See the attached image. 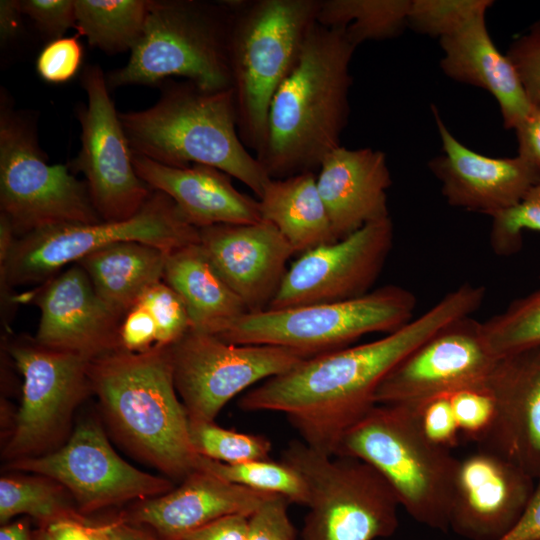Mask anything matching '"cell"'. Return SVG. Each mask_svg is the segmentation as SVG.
Returning a JSON list of instances; mask_svg holds the SVG:
<instances>
[{"mask_svg":"<svg viewBox=\"0 0 540 540\" xmlns=\"http://www.w3.org/2000/svg\"><path fill=\"white\" fill-rule=\"evenodd\" d=\"M484 297L483 286L461 284L399 329L305 358L247 391L238 405L246 412L284 414L301 441L334 456L346 432L376 405V391L387 374L440 328L472 315Z\"/></svg>","mask_w":540,"mask_h":540,"instance_id":"cell-1","label":"cell"},{"mask_svg":"<svg viewBox=\"0 0 540 540\" xmlns=\"http://www.w3.org/2000/svg\"><path fill=\"white\" fill-rule=\"evenodd\" d=\"M355 49L343 29L316 23L310 31L297 64L272 98L264 143L255 154L272 179L314 172L341 146Z\"/></svg>","mask_w":540,"mask_h":540,"instance_id":"cell-2","label":"cell"},{"mask_svg":"<svg viewBox=\"0 0 540 540\" xmlns=\"http://www.w3.org/2000/svg\"><path fill=\"white\" fill-rule=\"evenodd\" d=\"M92 392L117 438L170 479L183 481L199 455L175 387L169 346L117 349L90 361Z\"/></svg>","mask_w":540,"mask_h":540,"instance_id":"cell-3","label":"cell"},{"mask_svg":"<svg viewBox=\"0 0 540 540\" xmlns=\"http://www.w3.org/2000/svg\"><path fill=\"white\" fill-rule=\"evenodd\" d=\"M159 86L154 105L119 113L132 152L172 167H215L259 198L272 178L239 136L232 88L207 90L188 80Z\"/></svg>","mask_w":540,"mask_h":540,"instance_id":"cell-4","label":"cell"},{"mask_svg":"<svg viewBox=\"0 0 540 540\" xmlns=\"http://www.w3.org/2000/svg\"><path fill=\"white\" fill-rule=\"evenodd\" d=\"M229 67L237 129L256 154L272 98L298 62L321 0H230Z\"/></svg>","mask_w":540,"mask_h":540,"instance_id":"cell-5","label":"cell"},{"mask_svg":"<svg viewBox=\"0 0 540 540\" xmlns=\"http://www.w3.org/2000/svg\"><path fill=\"white\" fill-rule=\"evenodd\" d=\"M334 456L368 463L415 521L443 532L450 529L459 459L424 435L412 406L376 404L346 432Z\"/></svg>","mask_w":540,"mask_h":540,"instance_id":"cell-6","label":"cell"},{"mask_svg":"<svg viewBox=\"0 0 540 540\" xmlns=\"http://www.w3.org/2000/svg\"><path fill=\"white\" fill-rule=\"evenodd\" d=\"M230 0H150L127 63L106 75L109 89L182 77L207 90L231 88Z\"/></svg>","mask_w":540,"mask_h":540,"instance_id":"cell-7","label":"cell"},{"mask_svg":"<svg viewBox=\"0 0 540 540\" xmlns=\"http://www.w3.org/2000/svg\"><path fill=\"white\" fill-rule=\"evenodd\" d=\"M416 305L410 290L390 284L344 301L248 312L216 335L233 344L278 346L309 358L366 334L391 333L413 319Z\"/></svg>","mask_w":540,"mask_h":540,"instance_id":"cell-8","label":"cell"},{"mask_svg":"<svg viewBox=\"0 0 540 540\" xmlns=\"http://www.w3.org/2000/svg\"><path fill=\"white\" fill-rule=\"evenodd\" d=\"M282 460L309 490L302 540H386L396 532L397 494L368 463L318 452L301 440L286 447Z\"/></svg>","mask_w":540,"mask_h":540,"instance_id":"cell-9","label":"cell"},{"mask_svg":"<svg viewBox=\"0 0 540 540\" xmlns=\"http://www.w3.org/2000/svg\"><path fill=\"white\" fill-rule=\"evenodd\" d=\"M0 209L17 238L66 224L101 221L86 182L40 149L34 117L0 93Z\"/></svg>","mask_w":540,"mask_h":540,"instance_id":"cell-10","label":"cell"},{"mask_svg":"<svg viewBox=\"0 0 540 540\" xmlns=\"http://www.w3.org/2000/svg\"><path fill=\"white\" fill-rule=\"evenodd\" d=\"M136 241L165 252L199 242V229L181 214L174 201L153 190L143 207L120 221L66 224L19 237L1 264L4 288L44 283L67 264L117 242Z\"/></svg>","mask_w":540,"mask_h":540,"instance_id":"cell-11","label":"cell"},{"mask_svg":"<svg viewBox=\"0 0 540 540\" xmlns=\"http://www.w3.org/2000/svg\"><path fill=\"white\" fill-rule=\"evenodd\" d=\"M169 351L175 387L189 421H214L236 395L306 358L278 346L233 344L193 328Z\"/></svg>","mask_w":540,"mask_h":540,"instance_id":"cell-12","label":"cell"},{"mask_svg":"<svg viewBox=\"0 0 540 540\" xmlns=\"http://www.w3.org/2000/svg\"><path fill=\"white\" fill-rule=\"evenodd\" d=\"M80 82L87 105L77 109L81 148L70 167L83 173L101 220L128 219L143 207L153 190L134 168L133 152L101 67L87 65Z\"/></svg>","mask_w":540,"mask_h":540,"instance_id":"cell-13","label":"cell"},{"mask_svg":"<svg viewBox=\"0 0 540 540\" xmlns=\"http://www.w3.org/2000/svg\"><path fill=\"white\" fill-rule=\"evenodd\" d=\"M9 353L23 376L22 401L3 456H38L64 434L77 405L92 392L90 359L48 348L34 339L11 343Z\"/></svg>","mask_w":540,"mask_h":540,"instance_id":"cell-14","label":"cell"},{"mask_svg":"<svg viewBox=\"0 0 540 540\" xmlns=\"http://www.w3.org/2000/svg\"><path fill=\"white\" fill-rule=\"evenodd\" d=\"M8 468L58 482L84 511L146 500L173 489L169 479L143 472L118 456L93 420L80 423L59 449L13 460Z\"/></svg>","mask_w":540,"mask_h":540,"instance_id":"cell-15","label":"cell"},{"mask_svg":"<svg viewBox=\"0 0 540 540\" xmlns=\"http://www.w3.org/2000/svg\"><path fill=\"white\" fill-rule=\"evenodd\" d=\"M393 238L389 216L302 253L287 269L267 309L344 301L368 293L383 269Z\"/></svg>","mask_w":540,"mask_h":540,"instance_id":"cell-16","label":"cell"},{"mask_svg":"<svg viewBox=\"0 0 540 540\" xmlns=\"http://www.w3.org/2000/svg\"><path fill=\"white\" fill-rule=\"evenodd\" d=\"M481 322L461 317L440 328L403 360L379 385L376 404L416 405L466 387L483 386L496 364Z\"/></svg>","mask_w":540,"mask_h":540,"instance_id":"cell-17","label":"cell"},{"mask_svg":"<svg viewBox=\"0 0 540 540\" xmlns=\"http://www.w3.org/2000/svg\"><path fill=\"white\" fill-rule=\"evenodd\" d=\"M535 484L516 464L479 448L459 460L449 528L468 540H500L521 518Z\"/></svg>","mask_w":540,"mask_h":540,"instance_id":"cell-18","label":"cell"},{"mask_svg":"<svg viewBox=\"0 0 540 540\" xmlns=\"http://www.w3.org/2000/svg\"><path fill=\"white\" fill-rule=\"evenodd\" d=\"M431 110L442 153L428 166L440 181L449 205L492 218L519 203L540 180V168L518 154L490 157L465 146L450 132L434 105Z\"/></svg>","mask_w":540,"mask_h":540,"instance_id":"cell-19","label":"cell"},{"mask_svg":"<svg viewBox=\"0 0 540 540\" xmlns=\"http://www.w3.org/2000/svg\"><path fill=\"white\" fill-rule=\"evenodd\" d=\"M31 301L41 313L34 338L38 344L90 360L121 348L123 317L101 300L79 264L45 281Z\"/></svg>","mask_w":540,"mask_h":540,"instance_id":"cell-20","label":"cell"},{"mask_svg":"<svg viewBox=\"0 0 540 540\" xmlns=\"http://www.w3.org/2000/svg\"><path fill=\"white\" fill-rule=\"evenodd\" d=\"M485 386L493 422L478 442L537 479L540 476V345L497 359Z\"/></svg>","mask_w":540,"mask_h":540,"instance_id":"cell-21","label":"cell"},{"mask_svg":"<svg viewBox=\"0 0 540 540\" xmlns=\"http://www.w3.org/2000/svg\"><path fill=\"white\" fill-rule=\"evenodd\" d=\"M198 243L248 312L269 307L295 253L278 229L263 220L201 228Z\"/></svg>","mask_w":540,"mask_h":540,"instance_id":"cell-22","label":"cell"},{"mask_svg":"<svg viewBox=\"0 0 540 540\" xmlns=\"http://www.w3.org/2000/svg\"><path fill=\"white\" fill-rule=\"evenodd\" d=\"M316 181L337 240L389 217L387 190L392 180L380 150L339 146L322 160Z\"/></svg>","mask_w":540,"mask_h":540,"instance_id":"cell-23","label":"cell"},{"mask_svg":"<svg viewBox=\"0 0 540 540\" xmlns=\"http://www.w3.org/2000/svg\"><path fill=\"white\" fill-rule=\"evenodd\" d=\"M138 176L152 189L169 196L197 229L219 224L261 221L258 199L238 191L231 176L208 165L172 167L133 152Z\"/></svg>","mask_w":540,"mask_h":540,"instance_id":"cell-24","label":"cell"},{"mask_svg":"<svg viewBox=\"0 0 540 540\" xmlns=\"http://www.w3.org/2000/svg\"><path fill=\"white\" fill-rule=\"evenodd\" d=\"M272 494L255 491L196 469L178 488L146 499L135 519L155 528L169 540L231 515L251 516Z\"/></svg>","mask_w":540,"mask_h":540,"instance_id":"cell-25","label":"cell"},{"mask_svg":"<svg viewBox=\"0 0 540 540\" xmlns=\"http://www.w3.org/2000/svg\"><path fill=\"white\" fill-rule=\"evenodd\" d=\"M439 42L444 74L489 92L499 105L503 126L515 130L530 112L532 103L515 66L492 41L486 15L473 19Z\"/></svg>","mask_w":540,"mask_h":540,"instance_id":"cell-26","label":"cell"},{"mask_svg":"<svg viewBox=\"0 0 540 540\" xmlns=\"http://www.w3.org/2000/svg\"><path fill=\"white\" fill-rule=\"evenodd\" d=\"M163 280L184 301L190 328L216 335L248 313L242 300L221 278L199 243L167 253Z\"/></svg>","mask_w":540,"mask_h":540,"instance_id":"cell-27","label":"cell"},{"mask_svg":"<svg viewBox=\"0 0 540 540\" xmlns=\"http://www.w3.org/2000/svg\"><path fill=\"white\" fill-rule=\"evenodd\" d=\"M166 255L156 246L125 241L102 247L76 263L101 300L123 317L147 288L163 280Z\"/></svg>","mask_w":540,"mask_h":540,"instance_id":"cell-28","label":"cell"},{"mask_svg":"<svg viewBox=\"0 0 540 540\" xmlns=\"http://www.w3.org/2000/svg\"><path fill=\"white\" fill-rule=\"evenodd\" d=\"M258 201L261 219L274 225L295 253L337 241L315 172L271 179Z\"/></svg>","mask_w":540,"mask_h":540,"instance_id":"cell-29","label":"cell"},{"mask_svg":"<svg viewBox=\"0 0 540 540\" xmlns=\"http://www.w3.org/2000/svg\"><path fill=\"white\" fill-rule=\"evenodd\" d=\"M76 30L107 54L131 51L140 38L150 0H74Z\"/></svg>","mask_w":540,"mask_h":540,"instance_id":"cell-30","label":"cell"},{"mask_svg":"<svg viewBox=\"0 0 540 540\" xmlns=\"http://www.w3.org/2000/svg\"><path fill=\"white\" fill-rule=\"evenodd\" d=\"M411 0H321L317 23L345 31L357 47L390 39L408 26Z\"/></svg>","mask_w":540,"mask_h":540,"instance_id":"cell-31","label":"cell"},{"mask_svg":"<svg viewBox=\"0 0 540 540\" xmlns=\"http://www.w3.org/2000/svg\"><path fill=\"white\" fill-rule=\"evenodd\" d=\"M196 469L255 491L283 496L294 504L307 506L309 501V490L304 478L283 460L277 462L265 459L226 464L199 455Z\"/></svg>","mask_w":540,"mask_h":540,"instance_id":"cell-32","label":"cell"},{"mask_svg":"<svg viewBox=\"0 0 540 540\" xmlns=\"http://www.w3.org/2000/svg\"><path fill=\"white\" fill-rule=\"evenodd\" d=\"M65 488L58 482L38 477L11 476L0 480V520L28 514L49 524L69 516ZM67 491V490H66Z\"/></svg>","mask_w":540,"mask_h":540,"instance_id":"cell-33","label":"cell"},{"mask_svg":"<svg viewBox=\"0 0 540 540\" xmlns=\"http://www.w3.org/2000/svg\"><path fill=\"white\" fill-rule=\"evenodd\" d=\"M481 330L497 358L540 345V288L481 322Z\"/></svg>","mask_w":540,"mask_h":540,"instance_id":"cell-34","label":"cell"},{"mask_svg":"<svg viewBox=\"0 0 540 540\" xmlns=\"http://www.w3.org/2000/svg\"><path fill=\"white\" fill-rule=\"evenodd\" d=\"M189 433L198 455L226 464L269 459L272 449L265 436L226 429L214 421H189Z\"/></svg>","mask_w":540,"mask_h":540,"instance_id":"cell-35","label":"cell"},{"mask_svg":"<svg viewBox=\"0 0 540 540\" xmlns=\"http://www.w3.org/2000/svg\"><path fill=\"white\" fill-rule=\"evenodd\" d=\"M492 0H411L408 26L414 31L441 39L486 15Z\"/></svg>","mask_w":540,"mask_h":540,"instance_id":"cell-36","label":"cell"},{"mask_svg":"<svg viewBox=\"0 0 540 540\" xmlns=\"http://www.w3.org/2000/svg\"><path fill=\"white\" fill-rule=\"evenodd\" d=\"M525 230L540 231V180L519 203L492 217L490 245L494 253L508 256L519 251Z\"/></svg>","mask_w":540,"mask_h":540,"instance_id":"cell-37","label":"cell"},{"mask_svg":"<svg viewBox=\"0 0 540 540\" xmlns=\"http://www.w3.org/2000/svg\"><path fill=\"white\" fill-rule=\"evenodd\" d=\"M146 307L157 326V344L170 346L190 328L186 305L163 280L147 288L136 301Z\"/></svg>","mask_w":540,"mask_h":540,"instance_id":"cell-38","label":"cell"},{"mask_svg":"<svg viewBox=\"0 0 540 540\" xmlns=\"http://www.w3.org/2000/svg\"><path fill=\"white\" fill-rule=\"evenodd\" d=\"M460 429L466 438L479 442L489 430L495 415V402L485 385L466 387L449 393Z\"/></svg>","mask_w":540,"mask_h":540,"instance_id":"cell-39","label":"cell"},{"mask_svg":"<svg viewBox=\"0 0 540 540\" xmlns=\"http://www.w3.org/2000/svg\"><path fill=\"white\" fill-rule=\"evenodd\" d=\"M83 59V47L78 35L49 41L36 59V72L45 82L63 84L78 72Z\"/></svg>","mask_w":540,"mask_h":540,"instance_id":"cell-40","label":"cell"},{"mask_svg":"<svg viewBox=\"0 0 540 540\" xmlns=\"http://www.w3.org/2000/svg\"><path fill=\"white\" fill-rule=\"evenodd\" d=\"M449 393L431 397L416 405H409L415 410L424 435L431 442L447 449L458 445L461 434Z\"/></svg>","mask_w":540,"mask_h":540,"instance_id":"cell-41","label":"cell"},{"mask_svg":"<svg viewBox=\"0 0 540 540\" xmlns=\"http://www.w3.org/2000/svg\"><path fill=\"white\" fill-rule=\"evenodd\" d=\"M506 55L515 66L530 102L540 106V18L510 43Z\"/></svg>","mask_w":540,"mask_h":540,"instance_id":"cell-42","label":"cell"},{"mask_svg":"<svg viewBox=\"0 0 540 540\" xmlns=\"http://www.w3.org/2000/svg\"><path fill=\"white\" fill-rule=\"evenodd\" d=\"M15 4L49 41L64 37L70 28L76 29L74 0H15Z\"/></svg>","mask_w":540,"mask_h":540,"instance_id":"cell-43","label":"cell"},{"mask_svg":"<svg viewBox=\"0 0 540 540\" xmlns=\"http://www.w3.org/2000/svg\"><path fill=\"white\" fill-rule=\"evenodd\" d=\"M291 502L270 495L248 518V540H295L296 531L288 514Z\"/></svg>","mask_w":540,"mask_h":540,"instance_id":"cell-44","label":"cell"},{"mask_svg":"<svg viewBox=\"0 0 540 540\" xmlns=\"http://www.w3.org/2000/svg\"><path fill=\"white\" fill-rule=\"evenodd\" d=\"M120 347L133 353L157 344V326L149 310L136 302L123 316L119 328Z\"/></svg>","mask_w":540,"mask_h":540,"instance_id":"cell-45","label":"cell"},{"mask_svg":"<svg viewBox=\"0 0 540 540\" xmlns=\"http://www.w3.org/2000/svg\"><path fill=\"white\" fill-rule=\"evenodd\" d=\"M248 516L231 515L198 528L180 540H248Z\"/></svg>","mask_w":540,"mask_h":540,"instance_id":"cell-46","label":"cell"},{"mask_svg":"<svg viewBox=\"0 0 540 540\" xmlns=\"http://www.w3.org/2000/svg\"><path fill=\"white\" fill-rule=\"evenodd\" d=\"M112 526H88L74 518H66L50 523L47 533L52 540H111Z\"/></svg>","mask_w":540,"mask_h":540,"instance_id":"cell-47","label":"cell"},{"mask_svg":"<svg viewBox=\"0 0 540 540\" xmlns=\"http://www.w3.org/2000/svg\"><path fill=\"white\" fill-rule=\"evenodd\" d=\"M518 155L540 168V106L532 105L525 119L515 128Z\"/></svg>","mask_w":540,"mask_h":540,"instance_id":"cell-48","label":"cell"},{"mask_svg":"<svg viewBox=\"0 0 540 540\" xmlns=\"http://www.w3.org/2000/svg\"><path fill=\"white\" fill-rule=\"evenodd\" d=\"M500 540H540V476L521 518Z\"/></svg>","mask_w":540,"mask_h":540,"instance_id":"cell-49","label":"cell"},{"mask_svg":"<svg viewBox=\"0 0 540 540\" xmlns=\"http://www.w3.org/2000/svg\"><path fill=\"white\" fill-rule=\"evenodd\" d=\"M22 17L15 0L0 1V41L2 47L11 44L21 36L23 31Z\"/></svg>","mask_w":540,"mask_h":540,"instance_id":"cell-50","label":"cell"},{"mask_svg":"<svg viewBox=\"0 0 540 540\" xmlns=\"http://www.w3.org/2000/svg\"><path fill=\"white\" fill-rule=\"evenodd\" d=\"M111 540H150L145 535L125 525L115 523L111 530Z\"/></svg>","mask_w":540,"mask_h":540,"instance_id":"cell-51","label":"cell"},{"mask_svg":"<svg viewBox=\"0 0 540 540\" xmlns=\"http://www.w3.org/2000/svg\"><path fill=\"white\" fill-rule=\"evenodd\" d=\"M0 540H28L27 529L20 522L2 527Z\"/></svg>","mask_w":540,"mask_h":540,"instance_id":"cell-52","label":"cell"},{"mask_svg":"<svg viewBox=\"0 0 540 540\" xmlns=\"http://www.w3.org/2000/svg\"><path fill=\"white\" fill-rule=\"evenodd\" d=\"M41 540H52V539H51V537L49 536V534L46 532V533L43 535V537H42Z\"/></svg>","mask_w":540,"mask_h":540,"instance_id":"cell-53","label":"cell"}]
</instances>
